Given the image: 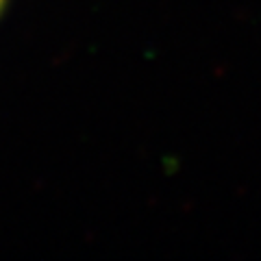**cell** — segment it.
Returning a JSON list of instances; mask_svg holds the SVG:
<instances>
[{"instance_id":"6da1fadb","label":"cell","mask_w":261,"mask_h":261,"mask_svg":"<svg viewBox=\"0 0 261 261\" xmlns=\"http://www.w3.org/2000/svg\"><path fill=\"white\" fill-rule=\"evenodd\" d=\"M3 3H5V0H0V9H3Z\"/></svg>"}]
</instances>
